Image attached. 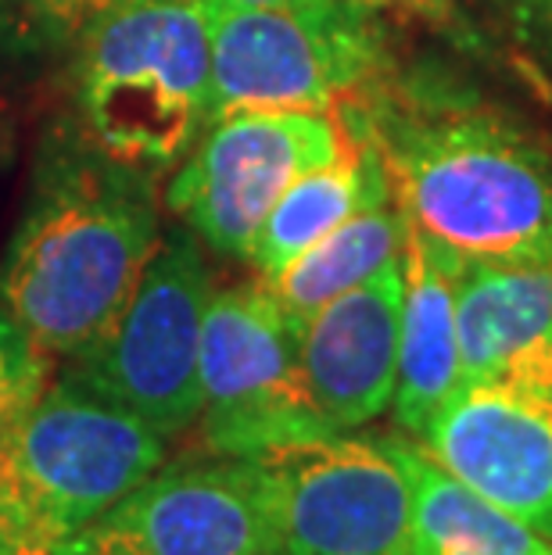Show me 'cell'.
Segmentation results:
<instances>
[{
	"label": "cell",
	"mask_w": 552,
	"mask_h": 555,
	"mask_svg": "<svg viewBox=\"0 0 552 555\" xmlns=\"http://www.w3.org/2000/svg\"><path fill=\"white\" fill-rule=\"evenodd\" d=\"M166 463V437L76 376L0 434V555H47Z\"/></svg>",
	"instance_id": "3957f363"
},
{
	"label": "cell",
	"mask_w": 552,
	"mask_h": 555,
	"mask_svg": "<svg viewBox=\"0 0 552 555\" xmlns=\"http://www.w3.org/2000/svg\"><path fill=\"white\" fill-rule=\"evenodd\" d=\"M506 4L524 26H542L552 33V0H506Z\"/></svg>",
	"instance_id": "7402d4cb"
},
{
	"label": "cell",
	"mask_w": 552,
	"mask_h": 555,
	"mask_svg": "<svg viewBox=\"0 0 552 555\" xmlns=\"http://www.w3.org/2000/svg\"><path fill=\"white\" fill-rule=\"evenodd\" d=\"M455 334L463 380L510 376L552 391V262H463Z\"/></svg>",
	"instance_id": "4fadbf2b"
},
{
	"label": "cell",
	"mask_w": 552,
	"mask_h": 555,
	"mask_svg": "<svg viewBox=\"0 0 552 555\" xmlns=\"http://www.w3.org/2000/svg\"><path fill=\"white\" fill-rule=\"evenodd\" d=\"M119 4L123 0H29V8L62 33H84Z\"/></svg>",
	"instance_id": "d6986e66"
},
{
	"label": "cell",
	"mask_w": 552,
	"mask_h": 555,
	"mask_svg": "<svg viewBox=\"0 0 552 555\" xmlns=\"http://www.w3.org/2000/svg\"><path fill=\"white\" fill-rule=\"evenodd\" d=\"M351 4L367 8V11H384V15L398 18H420L431 26H449L452 22V0H351Z\"/></svg>",
	"instance_id": "ffe728a7"
},
{
	"label": "cell",
	"mask_w": 552,
	"mask_h": 555,
	"mask_svg": "<svg viewBox=\"0 0 552 555\" xmlns=\"http://www.w3.org/2000/svg\"><path fill=\"white\" fill-rule=\"evenodd\" d=\"M406 216L398 205H377L367 208L348 222H341L334 233H326L323 241H316L309 251L298 255L295 262L269 283L273 298L287 319L298 330L305 319H312L326 301H334L337 294L359 287L362 280H370L377 269L395 262L406 247Z\"/></svg>",
	"instance_id": "e0dca14e"
},
{
	"label": "cell",
	"mask_w": 552,
	"mask_h": 555,
	"mask_svg": "<svg viewBox=\"0 0 552 555\" xmlns=\"http://www.w3.org/2000/svg\"><path fill=\"white\" fill-rule=\"evenodd\" d=\"M219 4H238V8H277V11H320V8L337 4V0H219Z\"/></svg>",
	"instance_id": "603a6c76"
},
{
	"label": "cell",
	"mask_w": 552,
	"mask_h": 555,
	"mask_svg": "<svg viewBox=\"0 0 552 555\" xmlns=\"http://www.w3.org/2000/svg\"><path fill=\"white\" fill-rule=\"evenodd\" d=\"M213 298V273L187 227L162 233L133 298L115 326L68 376L155 427L162 437L187 434L202 416V330Z\"/></svg>",
	"instance_id": "8992f818"
},
{
	"label": "cell",
	"mask_w": 552,
	"mask_h": 555,
	"mask_svg": "<svg viewBox=\"0 0 552 555\" xmlns=\"http://www.w3.org/2000/svg\"><path fill=\"white\" fill-rule=\"evenodd\" d=\"M402 315V255L337 294L298 330V365L331 430H356L391 409Z\"/></svg>",
	"instance_id": "7c38bea8"
},
{
	"label": "cell",
	"mask_w": 552,
	"mask_h": 555,
	"mask_svg": "<svg viewBox=\"0 0 552 555\" xmlns=\"http://www.w3.org/2000/svg\"><path fill=\"white\" fill-rule=\"evenodd\" d=\"M496 509L552 541V391L510 376L460 380L416 437Z\"/></svg>",
	"instance_id": "30bf717a"
},
{
	"label": "cell",
	"mask_w": 552,
	"mask_h": 555,
	"mask_svg": "<svg viewBox=\"0 0 552 555\" xmlns=\"http://www.w3.org/2000/svg\"><path fill=\"white\" fill-rule=\"evenodd\" d=\"M213 104L205 0H123L84 29L79 112L115 162L166 169L194 147Z\"/></svg>",
	"instance_id": "277c9868"
},
{
	"label": "cell",
	"mask_w": 552,
	"mask_h": 555,
	"mask_svg": "<svg viewBox=\"0 0 552 555\" xmlns=\"http://www.w3.org/2000/svg\"><path fill=\"white\" fill-rule=\"evenodd\" d=\"M47 555H137V552L126 548L123 541H115L112 534H104L98 524H90L79 530V534L65 538L62 545H54Z\"/></svg>",
	"instance_id": "44dd1931"
},
{
	"label": "cell",
	"mask_w": 552,
	"mask_h": 555,
	"mask_svg": "<svg viewBox=\"0 0 552 555\" xmlns=\"http://www.w3.org/2000/svg\"><path fill=\"white\" fill-rule=\"evenodd\" d=\"M337 108L370 129L398 211L434 247L460 262H552V158L506 115L466 104Z\"/></svg>",
	"instance_id": "7a4b0ae2"
},
{
	"label": "cell",
	"mask_w": 552,
	"mask_h": 555,
	"mask_svg": "<svg viewBox=\"0 0 552 555\" xmlns=\"http://www.w3.org/2000/svg\"><path fill=\"white\" fill-rule=\"evenodd\" d=\"M93 524L137 555H277L262 483L233 455L162 463Z\"/></svg>",
	"instance_id": "8fae6325"
},
{
	"label": "cell",
	"mask_w": 552,
	"mask_h": 555,
	"mask_svg": "<svg viewBox=\"0 0 552 555\" xmlns=\"http://www.w3.org/2000/svg\"><path fill=\"white\" fill-rule=\"evenodd\" d=\"M331 112H238L208 126L166 186V205L213 251L248 262L255 233L295 180L334 162Z\"/></svg>",
	"instance_id": "9c48e42d"
},
{
	"label": "cell",
	"mask_w": 552,
	"mask_h": 555,
	"mask_svg": "<svg viewBox=\"0 0 552 555\" xmlns=\"http://www.w3.org/2000/svg\"><path fill=\"white\" fill-rule=\"evenodd\" d=\"M334 119L341 126L337 158L291 183L266 216L262 230L255 233L248 262L266 280H273L316 241L334 233L341 222L391 201V183L370 129L351 112Z\"/></svg>",
	"instance_id": "9a60e30c"
},
{
	"label": "cell",
	"mask_w": 552,
	"mask_h": 555,
	"mask_svg": "<svg viewBox=\"0 0 552 555\" xmlns=\"http://www.w3.org/2000/svg\"><path fill=\"white\" fill-rule=\"evenodd\" d=\"M409 227V222H406ZM460 258L406 230L402 315H398V373L391 412L406 434L420 437L463 380L455 334V273Z\"/></svg>",
	"instance_id": "5bb4252c"
},
{
	"label": "cell",
	"mask_w": 552,
	"mask_h": 555,
	"mask_svg": "<svg viewBox=\"0 0 552 555\" xmlns=\"http://www.w3.org/2000/svg\"><path fill=\"white\" fill-rule=\"evenodd\" d=\"M162 244L151 169L87 140L43 165L0 266V309L51 359H79L115 326Z\"/></svg>",
	"instance_id": "6da1fadb"
},
{
	"label": "cell",
	"mask_w": 552,
	"mask_h": 555,
	"mask_svg": "<svg viewBox=\"0 0 552 555\" xmlns=\"http://www.w3.org/2000/svg\"><path fill=\"white\" fill-rule=\"evenodd\" d=\"M277 555H409V480L384 437L316 434L244 455Z\"/></svg>",
	"instance_id": "52a82bcc"
},
{
	"label": "cell",
	"mask_w": 552,
	"mask_h": 555,
	"mask_svg": "<svg viewBox=\"0 0 552 555\" xmlns=\"http://www.w3.org/2000/svg\"><path fill=\"white\" fill-rule=\"evenodd\" d=\"M47 384H51V356L0 309V434L26 416Z\"/></svg>",
	"instance_id": "ac0fdd59"
},
{
	"label": "cell",
	"mask_w": 552,
	"mask_h": 555,
	"mask_svg": "<svg viewBox=\"0 0 552 555\" xmlns=\"http://www.w3.org/2000/svg\"><path fill=\"white\" fill-rule=\"evenodd\" d=\"M213 26L208 126L238 112H334L381 65L373 11L337 0L320 11L205 0Z\"/></svg>",
	"instance_id": "5b68a950"
},
{
	"label": "cell",
	"mask_w": 552,
	"mask_h": 555,
	"mask_svg": "<svg viewBox=\"0 0 552 555\" xmlns=\"http://www.w3.org/2000/svg\"><path fill=\"white\" fill-rule=\"evenodd\" d=\"M202 416L213 455H255L301 441L326 427L298 365V326L280 309L269 283L213 291L202 330Z\"/></svg>",
	"instance_id": "ba28073f"
},
{
	"label": "cell",
	"mask_w": 552,
	"mask_h": 555,
	"mask_svg": "<svg viewBox=\"0 0 552 555\" xmlns=\"http://www.w3.org/2000/svg\"><path fill=\"white\" fill-rule=\"evenodd\" d=\"M409 480V555H552V541L496 509L406 437H384Z\"/></svg>",
	"instance_id": "2e32d148"
}]
</instances>
